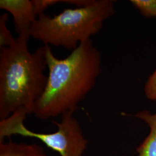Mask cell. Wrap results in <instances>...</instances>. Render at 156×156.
<instances>
[{
  "instance_id": "6da1fadb",
  "label": "cell",
  "mask_w": 156,
  "mask_h": 156,
  "mask_svg": "<svg viewBox=\"0 0 156 156\" xmlns=\"http://www.w3.org/2000/svg\"><path fill=\"white\" fill-rule=\"evenodd\" d=\"M49 69L45 90L34 106L41 120L73 113L93 89L101 73L100 51L90 39L80 44L64 58H57L44 45Z\"/></svg>"
},
{
  "instance_id": "7a4b0ae2",
  "label": "cell",
  "mask_w": 156,
  "mask_h": 156,
  "mask_svg": "<svg viewBox=\"0 0 156 156\" xmlns=\"http://www.w3.org/2000/svg\"><path fill=\"white\" fill-rule=\"evenodd\" d=\"M30 37L20 35L9 47L0 49V120L34 106L45 90L48 76L45 46L30 52Z\"/></svg>"
},
{
  "instance_id": "3957f363",
  "label": "cell",
  "mask_w": 156,
  "mask_h": 156,
  "mask_svg": "<svg viewBox=\"0 0 156 156\" xmlns=\"http://www.w3.org/2000/svg\"><path fill=\"white\" fill-rule=\"evenodd\" d=\"M115 2L94 0L90 5L66 8L53 17L42 13L34 23L30 35L44 45L73 50L100 31L104 22L115 13Z\"/></svg>"
},
{
  "instance_id": "277c9868",
  "label": "cell",
  "mask_w": 156,
  "mask_h": 156,
  "mask_svg": "<svg viewBox=\"0 0 156 156\" xmlns=\"http://www.w3.org/2000/svg\"><path fill=\"white\" fill-rule=\"evenodd\" d=\"M25 109L17 111L5 119L0 121V142L6 137L18 135L33 138L42 142L60 156H83L88 142L84 135L78 120L68 113L62 116L60 122L53 121L57 127L52 133H38L30 130L24 124L27 116Z\"/></svg>"
},
{
  "instance_id": "5b68a950",
  "label": "cell",
  "mask_w": 156,
  "mask_h": 156,
  "mask_svg": "<svg viewBox=\"0 0 156 156\" xmlns=\"http://www.w3.org/2000/svg\"><path fill=\"white\" fill-rule=\"evenodd\" d=\"M0 8L12 15L15 31L19 36L30 37V29L38 17L32 1L1 0Z\"/></svg>"
},
{
  "instance_id": "8992f818",
  "label": "cell",
  "mask_w": 156,
  "mask_h": 156,
  "mask_svg": "<svg viewBox=\"0 0 156 156\" xmlns=\"http://www.w3.org/2000/svg\"><path fill=\"white\" fill-rule=\"evenodd\" d=\"M134 116L143 120L150 128V133L143 142L136 148L138 156H156V113L143 111Z\"/></svg>"
},
{
  "instance_id": "52a82bcc",
  "label": "cell",
  "mask_w": 156,
  "mask_h": 156,
  "mask_svg": "<svg viewBox=\"0 0 156 156\" xmlns=\"http://www.w3.org/2000/svg\"><path fill=\"white\" fill-rule=\"evenodd\" d=\"M0 156H48L38 144H27L9 141L0 142Z\"/></svg>"
},
{
  "instance_id": "ba28073f",
  "label": "cell",
  "mask_w": 156,
  "mask_h": 156,
  "mask_svg": "<svg viewBox=\"0 0 156 156\" xmlns=\"http://www.w3.org/2000/svg\"><path fill=\"white\" fill-rule=\"evenodd\" d=\"M8 20L9 15L7 13H4L0 16V49L9 47L16 40L8 28Z\"/></svg>"
},
{
  "instance_id": "9c48e42d",
  "label": "cell",
  "mask_w": 156,
  "mask_h": 156,
  "mask_svg": "<svg viewBox=\"0 0 156 156\" xmlns=\"http://www.w3.org/2000/svg\"><path fill=\"white\" fill-rule=\"evenodd\" d=\"M131 2L143 16L156 17V0H132Z\"/></svg>"
},
{
  "instance_id": "30bf717a",
  "label": "cell",
  "mask_w": 156,
  "mask_h": 156,
  "mask_svg": "<svg viewBox=\"0 0 156 156\" xmlns=\"http://www.w3.org/2000/svg\"><path fill=\"white\" fill-rule=\"evenodd\" d=\"M145 93L148 99L156 101V69L145 84Z\"/></svg>"
},
{
  "instance_id": "8fae6325",
  "label": "cell",
  "mask_w": 156,
  "mask_h": 156,
  "mask_svg": "<svg viewBox=\"0 0 156 156\" xmlns=\"http://www.w3.org/2000/svg\"><path fill=\"white\" fill-rule=\"evenodd\" d=\"M33 4L37 16L44 13L45 10L51 6L60 3L58 0H33Z\"/></svg>"
},
{
  "instance_id": "7c38bea8",
  "label": "cell",
  "mask_w": 156,
  "mask_h": 156,
  "mask_svg": "<svg viewBox=\"0 0 156 156\" xmlns=\"http://www.w3.org/2000/svg\"><path fill=\"white\" fill-rule=\"evenodd\" d=\"M94 0H62L60 3H66L67 4L73 5L76 8H81L91 5Z\"/></svg>"
}]
</instances>
